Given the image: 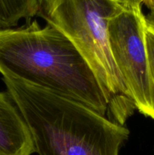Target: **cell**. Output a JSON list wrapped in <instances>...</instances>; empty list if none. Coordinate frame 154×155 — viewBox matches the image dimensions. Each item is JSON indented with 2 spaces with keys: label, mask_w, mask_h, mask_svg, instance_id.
<instances>
[{
  "label": "cell",
  "mask_w": 154,
  "mask_h": 155,
  "mask_svg": "<svg viewBox=\"0 0 154 155\" xmlns=\"http://www.w3.org/2000/svg\"><path fill=\"white\" fill-rule=\"evenodd\" d=\"M0 74L80 103L102 116L109 101L91 67L74 44L53 26L36 21L0 28Z\"/></svg>",
  "instance_id": "obj_1"
},
{
  "label": "cell",
  "mask_w": 154,
  "mask_h": 155,
  "mask_svg": "<svg viewBox=\"0 0 154 155\" xmlns=\"http://www.w3.org/2000/svg\"><path fill=\"white\" fill-rule=\"evenodd\" d=\"M39 155H119L129 131L80 103L18 79L2 77Z\"/></svg>",
  "instance_id": "obj_2"
},
{
  "label": "cell",
  "mask_w": 154,
  "mask_h": 155,
  "mask_svg": "<svg viewBox=\"0 0 154 155\" xmlns=\"http://www.w3.org/2000/svg\"><path fill=\"white\" fill-rule=\"evenodd\" d=\"M125 8L123 0H38L36 14L76 47L98 78L112 117L122 126L135 107L112 55L108 24Z\"/></svg>",
  "instance_id": "obj_3"
},
{
  "label": "cell",
  "mask_w": 154,
  "mask_h": 155,
  "mask_svg": "<svg viewBox=\"0 0 154 155\" xmlns=\"http://www.w3.org/2000/svg\"><path fill=\"white\" fill-rule=\"evenodd\" d=\"M141 7H128L108 24L110 49L131 98L140 114L154 120V103Z\"/></svg>",
  "instance_id": "obj_4"
},
{
  "label": "cell",
  "mask_w": 154,
  "mask_h": 155,
  "mask_svg": "<svg viewBox=\"0 0 154 155\" xmlns=\"http://www.w3.org/2000/svg\"><path fill=\"white\" fill-rule=\"evenodd\" d=\"M34 152L27 123L8 92H0V155H31Z\"/></svg>",
  "instance_id": "obj_5"
},
{
  "label": "cell",
  "mask_w": 154,
  "mask_h": 155,
  "mask_svg": "<svg viewBox=\"0 0 154 155\" xmlns=\"http://www.w3.org/2000/svg\"><path fill=\"white\" fill-rule=\"evenodd\" d=\"M38 0H0V28H12L37 14Z\"/></svg>",
  "instance_id": "obj_6"
},
{
  "label": "cell",
  "mask_w": 154,
  "mask_h": 155,
  "mask_svg": "<svg viewBox=\"0 0 154 155\" xmlns=\"http://www.w3.org/2000/svg\"><path fill=\"white\" fill-rule=\"evenodd\" d=\"M145 41H146V51H147L149 77H150L154 103V27L147 23L146 24V28H145Z\"/></svg>",
  "instance_id": "obj_7"
},
{
  "label": "cell",
  "mask_w": 154,
  "mask_h": 155,
  "mask_svg": "<svg viewBox=\"0 0 154 155\" xmlns=\"http://www.w3.org/2000/svg\"><path fill=\"white\" fill-rule=\"evenodd\" d=\"M148 9L149 13L146 17V21L147 22L154 23V0H143V3Z\"/></svg>",
  "instance_id": "obj_8"
},
{
  "label": "cell",
  "mask_w": 154,
  "mask_h": 155,
  "mask_svg": "<svg viewBox=\"0 0 154 155\" xmlns=\"http://www.w3.org/2000/svg\"><path fill=\"white\" fill-rule=\"evenodd\" d=\"M125 6L128 7H141L143 0H123Z\"/></svg>",
  "instance_id": "obj_9"
},
{
  "label": "cell",
  "mask_w": 154,
  "mask_h": 155,
  "mask_svg": "<svg viewBox=\"0 0 154 155\" xmlns=\"http://www.w3.org/2000/svg\"><path fill=\"white\" fill-rule=\"evenodd\" d=\"M146 23H147V24H149V25H151V26H152V27H154V23H150V22H147V21H146Z\"/></svg>",
  "instance_id": "obj_10"
}]
</instances>
